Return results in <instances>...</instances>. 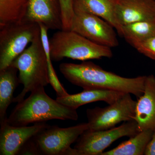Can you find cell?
Returning a JSON list of instances; mask_svg holds the SVG:
<instances>
[{
    "mask_svg": "<svg viewBox=\"0 0 155 155\" xmlns=\"http://www.w3.org/2000/svg\"><path fill=\"white\" fill-rule=\"evenodd\" d=\"M153 131H141L123 142L113 149L104 152L101 155H143L151 139Z\"/></svg>",
    "mask_w": 155,
    "mask_h": 155,
    "instance_id": "e0dca14e",
    "label": "cell"
},
{
    "mask_svg": "<svg viewBox=\"0 0 155 155\" xmlns=\"http://www.w3.org/2000/svg\"><path fill=\"white\" fill-rule=\"evenodd\" d=\"M41 35L37 22L22 20L0 27V70L11 66L27 45Z\"/></svg>",
    "mask_w": 155,
    "mask_h": 155,
    "instance_id": "5b68a950",
    "label": "cell"
},
{
    "mask_svg": "<svg viewBox=\"0 0 155 155\" xmlns=\"http://www.w3.org/2000/svg\"><path fill=\"white\" fill-rule=\"evenodd\" d=\"M116 0H72L75 12L94 14L109 22L120 34V28L115 17Z\"/></svg>",
    "mask_w": 155,
    "mask_h": 155,
    "instance_id": "9a60e30c",
    "label": "cell"
},
{
    "mask_svg": "<svg viewBox=\"0 0 155 155\" xmlns=\"http://www.w3.org/2000/svg\"><path fill=\"white\" fill-rule=\"evenodd\" d=\"M62 13L63 30H70L74 17L72 0H59Z\"/></svg>",
    "mask_w": 155,
    "mask_h": 155,
    "instance_id": "44dd1931",
    "label": "cell"
},
{
    "mask_svg": "<svg viewBox=\"0 0 155 155\" xmlns=\"http://www.w3.org/2000/svg\"><path fill=\"white\" fill-rule=\"evenodd\" d=\"M11 65L18 69L19 83L23 85L22 91L14 98V103L19 102L28 93L50 84L47 59L41 35L31 43Z\"/></svg>",
    "mask_w": 155,
    "mask_h": 155,
    "instance_id": "3957f363",
    "label": "cell"
},
{
    "mask_svg": "<svg viewBox=\"0 0 155 155\" xmlns=\"http://www.w3.org/2000/svg\"><path fill=\"white\" fill-rule=\"evenodd\" d=\"M0 123L1 155L18 154L26 142L48 125L43 122L32 126H15L9 124L7 119Z\"/></svg>",
    "mask_w": 155,
    "mask_h": 155,
    "instance_id": "30bf717a",
    "label": "cell"
},
{
    "mask_svg": "<svg viewBox=\"0 0 155 155\" xmlns=\"http://www.w3.org/2000/svg\"><path fill=\"white\" fill-rule=\"evenodd\" d=\"M125 93L102 89L84 90L79 93L57 97L59 102L73 109L77 110L81 106L97 101H104L108 104L116 102Z\"/></svg>",
    "mask_w": 155,
    "mask_h": 155,
    "instance_id": "5bb4252c",
    "label": "cell"
},
{
    "mask_svg": "<svg viewBox=\"0 0 155 155\" xmlns=\"http://www.w3.org/2000/svg\"><path fill=\"white\" fill-rule=\"evenodd\" d=\"M138 52L155 61V35L134 45Z\"/></svg>",
    "mask_w": 155,
    "mask_h": 155,
    "instance_id": "7402d4cb",
    "label": "cell"
},
{
    "mask_svg": "<svg viewBox=\"0 0 155 155\" xmlns=\"http://www.w3.org/2000/svg\"><path fill=\"white\" fill-rule=\"evenodd\" d=\"M19 155H41L32 137L25 143L19 151Z\"/></svg>",
    "mask_w": 155,
    "mask_h": 155,
    "instance_id": "603a6c76",
    "label": "cell"
},
{
    "mask_svg": "<svg viewBox=\"0 0 155 155\" xmlns=\"http://www.w3.org/2000/svg\"><path fill=\"white\" fill-rule=\"evenodd\" d=\"M39 24L41 28L42 41L45 51L47 59L50 84H51L56 91L57 97H61L67 95L69 94L67 93V91L65 89L60 82L52 64V61L50 56L49 40L48 38V30L43 24Z\"/></svg>",
    "mask_w": 155,
    "mask_h": 155,
    "instance_id": "ffe728a7",
    "label": "cell"
},
{
    "mask_svg": "<svg viewBox=\"0 0 155 155\" xmlns=\"http://www.w3.org/2000/svg\"><path fill=\"white\" fill-rule=\"evenodd\" d=\"M145 155H155V130L153 131L152 137L147 146Z\"/></svg>",
    "mask_w": 155,
    "mask_h": 155,
    "instance_id": "cb8c5ba5",
    "label": "cell"
},
{
    "mask_svg": "<svg viewBox=\"0 0 155 155\" xmlns=\"http://www.w3.org/2000/svg\"><path fill=\"white\" fill-rule=\"evenodd\" d=\"M49 40L52 61L65 58L86 61L113 57L111 48L95 43L71 30H58Z\"/></svg>",
    "mask_w": 155,
    "mask_h": 155,
    "instance_id": "277c9868",
    "label": "cell"
},
{
    "mask_svg": "<svg viewBox=\"0 0 155 155\" xmlns=\"http://www.w3.org/2000/svg\"><path fill=\"white\" fill-rule=\"evenodd\" d=\"M120 35L132 46L155 35V19L138 21L121 27Z\"/></svg>",
    "mask_w": 155,
    "mask_h": 155,
    "instance_id": "ac0fdd59",
    "label": "cell"
},
{
    "mask_svg": "<svg viewBox=\"0 0 155 155\" xmlns=\"http://www.w3.org/2000/svg\"><path fill=\"white\" fill-rule=\"evenodd\" d=\"M29 0H0V27L22 21Z\"/></svg>",
    "mask_w": 155,
    "mask_h": 155,
    "instance_id": "d6986e66",
    "label": "cell"
},
{
    "mask_svg": "<svg viewBox=\"0 0 155 155\" xmlns=\"http://www.w3.org/2000/svg\"><path fill=\"white\" fill-rule=\"evenodd\" d=\"M88 129L87 122L65 128L48 125L32 139L41 155H77L70 146Z\"/></svg>",
    "mask_w": 155,
    "mask_h": 155,
    "instance_id": "8992f818",
    "label": "cell"
},
{
    "mask_svg": "<svg viewBox=\"0 0 155 155\" xmlns=\"http://www.w3.org/2000/svg\"><path fill=\"white\" fill-rule=\"evenodd\" d=\"M70 30L89 40L105 46H118L119 41L114 27L101 17L82 12H75Z\"/></svg>",
    "mask_w": 155,
    "mask_h": 155,
    "instance_id": "9c48e42d",
    "label": "cell"
},
{
    "mask_svg": "<svg viewBox=\"0 0 155 155\" xmlns=\"http://www.w3.org/2000/svg\"><path fill=\"white\" fill-rule=\"evenodd\" d=\"M18 71L12 65L0 70V122L8 119L7 110L13 102L14 92L20 84Z\"/></svg>",
    "mask_w": 155,
    "mask_h": 155,
    "instance_id": "2e32d148",
    "label": "cell"
},
{
    "mask_svg": "<svg viewBox=\"0 0 155 155\" xmlns=\"http://www.w3.org/2000/svg\"><path fill=\"white\" fill-rule=\"evenodd\" d=\"M78 119L76 110L53 99L46 93L44 87H41L17 103L7 121L14 126H24L53 119L77 121Z\"/></svg>",
    "mask_w": 155,
    "mask_h": 155,
    "instance_id": "7a4b0ae2",
    "label": "cell"
},
{
    "mask_svg": "<svg viewBox=\"0 0 155 155\" xmlns=\"http://www.w3.org/2000/svg\"><path fill=\"white\" fill-rule=\"evenodd\" d=\"M23 20L45 25L48 30H63L62 13L59 0H29Z\"/></svg>",
    "mask_w": 155,
    "mask_h": 155,
    "instance_id": "8fae6325",
    "label": "cell"
},
{
    "mask_svg": "<svg viewBox=\"0 0 155 155\" xmlns=\"http://www.w3.org/2000/svg\"><path fill=\"white\" fill-rule=\"evenodd\" d=\"M115 15L120 35L123 25L155 19V0H116Z\"/></svg>",
    "mask_w": 155,
    "mask_h": 155,
    "instance_id": "7c38bea8",
    "label": "cell"
},
{
    "mask_svg": "<svg viewBox=\"0 0 155 155\" xmlns=\"http://www.w3.org/2000/svg\"><path fill=\"white\" fill-rule=\"evenodd\" d=\"M134 120L139 132L155 130V76H147L144 92L137 98Z\"/></svg>",
    "mask_w": 155,
    "mask_h": 155,
    "instance_id": "4fadbf2b",
    "label": "cell"
},
{
    "mask_svg": "<svg viewBox=\"0 0 155 155\" xmlns=\"http://www.w3.org/2000/svg\"><path fill=\"white\" fill-rule=\"evenodd\" d=\"M59 69L69 82L83 90L115 91L134 95L137 98L144 92L147 76L122 77L106 71L91 61L80 64L62 63Z\"/></svg>",
    "mask_w": 155,
    "mask_h": 155,
    "instance_id": "6da1fadb",
    "label": "cell"
},
{
    "mask_svg": "<svg viewBox=\"0 0 155 155\" xmlns=\"http://www.w3.org/2000/svg\"><path fill=\"white\" fill-rule=\"evenodd\" d=\"M137 101L130 94L123 96L105 107H96L86 111L88 130L91 131L107 130L121 122L134 120Z\"/></svg>",
    "mask_w": 155,
    "mask_h": 155,
    "instance_id": "52a82bcc",
    "label": "cell"
},
{
    "mask_svg": "<svg viewBox=\"0 0 155 155\" xmlns=\"http://www.w3.org/2000/svg\"><path fill=\"white\" fill-rule=\"evenodd\" d=\"M135 120L124 122L107 130L84 131L76 140L74 148L78 155H101L114 141L124 137H132L139 133Z\"/></svg>",
    "mask_w": 155,
    "mask_h": 155,
    "instance_id": "ba28073f",
    "label": "cell"
}]
</instances>
